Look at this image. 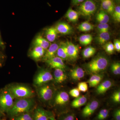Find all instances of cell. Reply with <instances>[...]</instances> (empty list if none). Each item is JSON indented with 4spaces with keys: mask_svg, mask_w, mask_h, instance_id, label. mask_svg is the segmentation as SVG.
Wrapping results in <instances>:
<instances>
[{
    "mask_svg": "<svg viewBox=\"0 0 120 120\" xmlns=\"http://www.w3.org/2000/svg\"><path fill=\"white\" fill-rule=\"evenodd\" d=\"M34 105V101L32 98L17 99L7 113L9 116L12 118L21 114L30 112Z\"/></svg>",
    "mask_w": 120,
    "mask_h": 120,
    "instance_id": "cell-1",
    "label": "cell"
},
{
    "mask_svg": "<svg viewBox=\"0 0 120 120\" xmlns=\"http://www.w3.org/2000/svg\"><path fill=\"white\" fill-rule=\"evenodd\" d=\"M109 64V60L106 57L100 56L92 59L87 64L86 68L89 73L98 74L107 68Z\"/></svg>",
    "mask_w": 120,
    "mask_h": 120,
    "instance_id": "cell-2",
    "label": "cell"
},
{
    "mask_svg": "<svg viewBox=\"0 0 120 120\" xmlns=\"http://www.w3.org/2000/svg\"><path fill=\"white\" fill-rule=\"evenodd\" d=\"M15 98H31L34 94V92L30 87L22 85H15L8 87Z\"/></svg>",
    "mask_w": 120,
    "mask_h": 120,
    "instance_id": "cell-3",
    "label": "cell"
},
{
    "mask_svg": "<svg viewBox=\"0 0 120 120\" xmlns=\"http://www.w3.org/2000/svg\"><path fill=\"white\" fill-rule=\"evenodd\" d=\"M14 97L8 87L5 88L0 93V109L6 112L13 106L15 101Z\"/></svg>",
    "mask_w": 120,
    "mask_h": 120,
    "instance_id": "cell-4",
    "label": "cell"
},
{
    "mask_svg": "<svg viewBox=\"0 0 120 120\" xmlns=\"http://www.w3.org/2000/svg\"><path fill=\"white\" fill-rule=\"evenodd\" d=\"M97 9V4L93 0H85L78 7V12L84 17H90Z\"/></svg>",
    "mask_w": 120,
    "mask_h": 120,
    "instance_id": "cell-5",
    "label": "cell"
},
{
    "mask_svg": "<svg viewBox=\"0 0 120 120\" xmlns=\"http://www.w3.org/2000/svg\"><path fill=\"white\" fill-rule=\"evenodd\" d=\"M53 79L52 75L49 71L42 69L39 71L34 79V84L37 87L41 86L51 81Z\"/></svg>",
    "mask_w": 120,
    "mask_h": 120,
    "instance_id": "cell-6",
    "label": "cell"
},
{
    "mask_svg": "<svg viewBox=\"0 0 120 120\" xmlns=\"http://www.w3.org/2000/svg\"><path fill=\"white\" fill-rule=\"evenodd\" d=\"M38 88V94L42 100L48 101L52 99L53 96V91L50 86L45 84Z\"/></svg>",
    "mask_w": 120,
    "mask_h": 120,
    "instance_id": "cell-7",
    "label": "cell"
},
{
    "mask_svg": "<svg viewBox=\"0 0 120 120\" xmlns=\"http://www.w3.org/2000/svg\"><path fill=\"white\" fill-rule=\"evenodd\" d=\"M65 44L69 59L71 60H76L78 58L79 56V46L69 41L65 43Z\"/></svg>",
    "mask_w": 120,
    "mask_h": 120,
    "instance_id": "cell-8",
    "label": "cell"
},
{
    "mask_svg": "<svg viewBox=\"0 0 120 120\" xmlns=\"http://www.w3.org/2000/svg\"><path fill=\"white\" fill-rule=\"evenodd\" d=\"M52 116L51 112L41 107H38L35 110L33 114V120H48Z\"/></svg>",
    "mask_w": 120,
    "mask_h": 120,
    "instance_id": "cell-9",
    "label": "cell"
},
{
    "mask_svg": "<svg viewBox=\"0 0 120 120\" xmlns=\"http://www.w3.org/2000/svg\"><path fill=\"white\" fill-rule=\"evenodd\" d=\"M99 103L97 101H93L89 102L85 106L82 112L83 117H87L92 115L98 107Z\"/></svg>",
    "mask_w": 120,
    "mask_h": 120,
    "instance_id": "cell-10",
    "label": "cell"
},
{
    "mask_svg": "<svg viewBox=\"0 0 120 120\" xmlns=\"http://www.w3.org/2000/svg\"><path fill=\"white\" fill-rule=\"evenodd\" d=\"M45 62L52 68H60L64 70L66 68L63 60L56 56L46 61Z\"/></svg>",
    "mask_w": 120,
    "mask_h": 120,
    "instance_id": "cell-11",
    "label": "cell"
},
{
    "mask_svg": "<svg viewBox=\"0 0 120 120\" xmlns=\"http://www.w3.org/2000/svg\"><path fill=\"white\" fill-rule=\"evenodd\" d=\"M54 27L57 33L61 34H68L72 32V28L71 26L65 22H59Z\"/></svg>",
    "mask_w": 120,
    "mask_h": 120,
    "instance_id": "cell-12",
    "label": "cell"
},
{
    "mask_svg": "<svg viewBox=\"0 0 120 120\" xmlns=\"http://www.w3.org/2000/svg\"><path fill=\"white\" fill-rule=\"evenodd\" d=\"M59 46V45L56 43L51 44L45 51V55L42 58L43 60L45 61L56 56L57 51Z\"/></svg>",
    "mask_w": 120,
    "mask_h": 120,
    "instance_id": "cell-13",
    "label": "cell"
},
{
    "mask_svg": "<svg viewBox=\"0 0 120 120\" xmlns=\"http://www.w3.org/2000/svg\"><path fill=\"white\" fill-rule=\"evenodd\" d=\"M46 50L38 46H34L30 53V56L35 60H38L43 57Z\"/></svg>",
    "mask_w": 120,
    "mask_h": 120,
    "instance_id": "cell-14",
    "label": "cell"
},
{
    "mask_svg": "<svg viewBox=\"0 0 120 120\" xmlns=\"http://www.w3.org/2000/svg\"><path fill=\"white\" fill-rule=\"evenodd\" d=\"M115 5L113 0H102L101 8L102 10L112 15L113 13Z\"/></svg>",
    "mask_w": 120,
    "mask_h": 120,
    "instance_id": "cell-15",
    "label": "cell"
},
{
    "mask_svg": "<svg viewBox=\"0 0 120 120\" xmlns=\"http://www.w3.org/2000/svg\"><path fill=\"white\" fill-rule=\"evenodd\" d=\"M33 44L34 46H39L46 50L51 45L50 42L47 41L46 39L43 38L40 35H38L36 37L34 41Z\"/></svg>",
    "mask_w": 120,
    "mask_h": 120,
    "instance_id": "cell-16",
    "label": "cell"
},
{
    "mask_svg": "<svg viewBox=\"0 0 120 120\" xmlns=\"http://www.w3.org/2000/svg\"><path fill=\"white\" fill-rule=\"evenodd\" d=\"M69 99V96L67 92L61 91L56 95L54 99V103L56 105H61L67 103Z\"/></svg>",
    "mask_w": 120,
    "mask_h": 120,
    "instance_id": "cell-17",
    "label": "cell"
},
{
    "mask_svg": "<svg viewBox=\"0 0 120 120\" xmlns=\"http://www.w3.org/2000/svg\"><path fill=\"white\" fill-rule=\"evenodd\" d=\"M54 72V76L56 82L62 83L67 79V76L65 74L64 70L60 68L55 69Z\"/></svg>",
    "mask_w": 120,
    "mask_h": 120,
    "instance_id": "cell-18",
    "label": "cell"
},
{
    "mask_svg": "<svg viewBox=\"0 0 120 120\" xmlns=\"http://www.w3.org/2000/svg\"><path fill=\"white\" fill-rule=\"evenodd\" d=\"M112 86V83L109 80H105L102 82L98 87L96 92L98 94H103L106 92Z\"/></svg>",
    "mask_w": 120,
    "mask_h": 120,
    "instance_id": "cell-19",
    "label": "cell"
},
{
    "mask_svg": "<svg viewBox=\"0 0 120 120\" xmlns=\"http://www.w3.org/2000/svg\"><path fill=\"white\" fill-rule=\"evenodd\" d=\"M84 75V71L82 69L79 67L75 68L71 71V77L75 80H79L83 78Z\"/></svg>",
    "mask_w": 120,
    "mask_h": 120,
    "instance_id": "cell-20",
    "label": "cell"
},
{
    "mask_svg": "<svg viewBox=\"0 0 120 120\" xmlns=\"http://www.w3.org/2000/svg\"><path fill=\"white\" fill-rule=\"evenodd\" d=\"M58 34L54 27H51L47 28L45 31L46 39L49 42H53L56 38Z\"/></svg>",
    "mask_w": 120,
    "mask_h": 120,
    "instance_id": "cell-21",
    "label": "cell"
},
{
    "mask_svg": "<svg viewBox=\"0 0 120 120\" xmlns=\"http://www.w3.org/2000/svg\"><path fill=\"white\" fill-rule=\"evenodd\" d=\"M56 56L63 60H68V57L67 54V49L65 43H61L57 51Z\"/></svg>",
    "mask_w": 120,
    "mask_h": 120,
    "instance_id": "cell-22",
    "label": "cell"
},
{
    "mask_svg": "<svg viewBox=\"0 0 120 120\" xmlns=\"http://www.w3.org/2000/svg\"><path fill=\"white\" fill-rule=\"evenodd\" d=\"M65 16L70 22H76L79 19V13L77 11L70 8L66 12Z\"/></svg>",
    "mask_w": 120,
    "mask_h": 120,
    "instance_id": "cell-23",
    "label": "cell"
},
{
    "mask_svg": "<svg viewBox=\"0 0 120 120\" xmlns=\"http://www.w3.org/2000/svg\"><path fill=\"white\" fill-rule=\"evenodd\" d=\"M102 78L103 76L98 73L93 74L88 80V82L89 86L91 87L96 86L100 83Z\"/></svg>",
    "mask_w": 120,
    "mask_h": 120,
    "instance_id": "cell-24",
    "label": "cell"
},
{
    "mask_svg": "<svg viewBox=\"0 0 120 120\" xmlns=\"http://www.w3.org/2000/svg\"><path fill=\"white\" fill-rule=\"evenodd\" d=\"M96 19L99 24L107 23L109 21V17L107 13L101 10L97 14Z\"/></svg>",
    "mask_w": 120,
    "mask_h": 120,
    "instance_id": "cell-25",
    "label": "cell"
},
{
    "mask_svg": "<svg viewBox=\"0 0 120 120\" xmlns=\"http://www.w3.org/2000/svg\"><path fill=\"white\" fill-rule=\"evenodd\" d=\"M110 38V35L109 32H101L99 33L97 38L98 43L101 45L107 43Z\"/></svg>",
    "mask_w": 120,
    "mask_h": 120,
    "instance_id": "cell-26",
    "label": "cell"
},
{
    "mask_svg": "<svg viewBox=\"0 0 120 120\" xmlns=\"http://www.w3.org/2000/svg\"><path fill=\"white\" fill-rule=\"evenodd\" d=\"M87 101V98L84 96L76 98L71 103V106L73 108H79L85 105Z\"/></svg>",
    "mask_w": 120,
    "mask_h": 120,
    "instance_id": "cell-27",
    "label": "cell"
},
{
    "mask_svg": "<svg viewBox=\"0 0 120 120\" xmlns=\"http://www.w3.org/2000/svg\"><path fill=\"white\" fill-rule=\"evenodd\" d=\"M93 40L92 35L90 34H86L81 35L79 38V41L81 45L86 46L90 45Z\"/></svg>",
    "mask_w": 120,
    "mask_h": 120,
    "instance_id": "cell-28",
    "label": "cell"
},
{
    "mask_svg": "<svg viewBox=\"0 0 120 120\" xmlns=\"http://www.w3.org/2000/svg\"><path fill=\"white\" fill-rule=\"evenodd\" d=\"M94 26L88 21L83 22L78 26L77 28L82 32H86L93 30Z\"/></svg>",
    "mask_w": 120,
    "mask_h": 120,
    "instance_id": "cell-29",
    "label": "cell"
},
{
    "mask_svg": "<svg viewBox=\"0 0 120 120\" xmlns=\"http://www.w3.org/2000/svg\"><path fill=\"white\" fill-rule=\"evenodd\" d=\"M96 49L92 46H89L83 50L82 52L83 56L85 58H88L94 56L96 52Z\"/></svg>",
    "mask_w": 120,
    "mask_h": 120,
    "instance_id": "cell-30",
    "label": "cell"
},
{
    "mask_svg": "<svg viewBox=\"0 0 120 120\" xmlns=\"http://www.w3.org/2000/svg\"><path fill=\"white\" fill-rule=\"evenodd\" d=\"M12 118V120H33V115L30 112L21 114Z\"/></svg>",
    "mask_w": 120,
    "mask_h": 120,
    "instance_id": "cell-31",
    "label": "cell"
},
{
    "mask_svg": "<svg viewBox=\"0 0 120 120\" xmlns=\"http://www.w3.org/2000/svg\"><path fill=\"white\" fill-rule=\"evenodd\" d=\"M103 48L105 51L109 54H112L114 53L115 48L113 43L111 42H109L103 45Z\"/></svg>",
    "mask_w": 120,
    "mask_h": 120,
    "instance_id": "cell-32",
    "label": "cell"
},
{
    "mask_svg": "<svg viewBox=\"0 0 120 120\" xmlns=\"http://www.w3.org/2000/svg\"><path fill=\"white\" fill-rule=\"evenodd\" d=\"M109 110L107 109L101 110L97 116L96 119L98 120H104L109 116Z\"/></svg>",
    "mask_w": 120,
    "mask_h": 120,
    "instance_id": "cell-33",
    "label": "cell"
},
{
    "mask_svg": "<svg viewBox=\"0 0 120 120\" xmlns=\"http://www.w3.org/2000/svg\"><path fill=\"white\" fill-rule=\"evenodd\" d=\"M113 18L114 19L116 22H120V7L118 5L115 7L114 11L112 14Z\"/></svg>",
    "mask_w": 120,
    "mask_h": 120,
    "instance_id": "cell-34",
    "label": "cell"
},
{
    "mask_svg": "<svg viewBox=\"0 0 120 120\" xmlns=\"http://www.w3.org/2000/svg\"><path fill=\"white\" fill-rule=\"evenodd\" d=\"M98 30L99 33L109 32V26L107 23L99 24L98 26Z\"/></svg>",
    "mask_w": 120,
    "mask_h": 120,
    "instance_id": "cell-35",
    "label": "cell"
},
{
    "mask_svg": "<svg viewBox=\"0 0 120 120\" xmlns=\"http://www.w3.org/2000/svg\"><path fill=\"white\" fill-rule=\"evenodd\" d=\"M78 88L79 90L80 91L83 92H86L88 90V85L86 82H80L78 84Z\"/></svg>",
    "mask_w": 120,
    "mask_h": 120,
    "instance_id": "cell-36",
    "label": "cell"
},
{
    "mask_svg": "<svg viewBox=\"0 0 120 120\" xmlns=\"http://www.w3.org/2000/svg\"><path fill=\"white\" fill-rule=\"evenodd\" d=\"M78 88H76L72 89L69 91V94L72 97L77 98L79 96L80 92Z\"/></svg>",
    "mask_w": 120,
    "mask_h": 120,
    "instance_id": "cell-37",
    "label": "cell"
},
{
    "mask_svg": "<svg viewBox=\"0 0 120 120\" xmlns=\"http://www.w3.org/2000/svg\"><path fill=\"white\" fill-rule=\"evenodd\" d=\"M112 98L113 101L116 103H119L120 102V91H116L112 95Z\"/></svg>",
    "mask_w": 120,
    "mask_h": 120,
    "instance_id": "cell-38",
    "label": "cell"
},
{
    "mask_svg": "<svg viewBox=\"0 0 120 120\" xmlns=\"http://www.w3.org/2000/svg\"><path fill=\"white\" fill-rule=\"evenodd\" d=\"M114 46L115 50L117 52H120V41L119 39H115L114 41Z\"/></svg>",
    "mask_w": 120,
    "mask_h": 120,
    "instance_id": "cell-39",
    "label": "cell"
},
{
    "mask_svg": "<svg viewBox=\"0 0 120 120\" xmlns=\"http://www.w3.org/2000/svg\"><path fill=\"white\" fill-rule=\"evenodd\" d=\"M75 118L74 114H71L65 116L62 120H75Z\"/></svg>",
    "mask_w": 120,
    "mask_h": 120,
    "instance_id": "cell-40",
    "label": "cell"
},
{
    "mask_svg": "<svg viewBox=\"0 0 120 120\" xmlns=\"http://www.w3.org/2000/svg\"><path fill=\"white\" fill-rule=\"evenodd\" d=\"M112 65L113 66L116 71H117L118 75H120V63L118 62H116V63L113 64Z\"/></svg>",
    "mask_w": 120,
    "mask_h": 120,
    "instance_id": "cell-41",
    "label": "cell"
},
{
    "mask_svg": "<svg viewBox=\"0 0 120 120\" xmlns=\"http://www.w3.org/2000/svg\"><path fill=\"white\" fill-rule=\"evenodd\" d=\"M114 117L116 120H120V110H116L114 113Z\"/></svg>",
    "mask_w": 120,
    "mask_h": 120,
    "instance_id": "cell-42",
    "label": "cell"
},
{
    "mask_svg": "<svg viewBox=\"0 0 120 120\" xmlns=\"http://www.w3.org/2000/svg\"><path fill=\"white\" fill-rule=\"evenodd\" d=\"M85 0H72V4L73 5H77L81 4Z\"/></svg>",
    "mask_w": 120,
    "mask_h": 120,
    "instance_id": "cell-43",
    "label": "cell"
},
{
    "mask_svg": "<svg viewBox=\"0 0 120 120\" xmlns=\"http://www.w3.org/2000/svg\"><path fill=\"white\" fill-rule=\"evenodd\" d=\"M111 71H112V72L113 73L114 75H118V72H117V71L116 70V69L112 65L111 67Z\"/></svg>",
    "mask_w": 120,
    "mask_h": 120,
    "instance_id": "cell-44",
    "label": "cell"
},
{
    "mask_svg": "<svg viewBox=\"0 0 120 120\" xmlns=\"http://www.w3.org/2000/svg\"><path fill=\"white\" fill-rule=\"evenodd\" d=\"M3 59V56L0 53V67H1L2 66Z\"/></svg>",
    "mask_w": 120,
    "mask_h": 120,
    "instance_id": "cell-45",
    "label": "cell"
},
{
    "mask_svg": "<svg viewBox=\"0 0 120 120\" xmlns=\"http://www.w3.org/2000/svg\"><path fill=\"white\" fill-rule=\"evenodd\" d=\"M4 46V42L2 41L1 38L0 34V46L3 48Z\"/></svg>",
    "mask_w": 120,
    "mask_h": 120,
    "instance_id": "cell-46",
    "label": "cell"
},
{
    "mask_svg": "<svg viewBox=\"0 0 120 120\" xmlns=\"http://www.w3.org/2000/svg\"><path fill=\"white\" fill-rule=\"evenodd\" d=\"M55 120V118H54V117L53 116L49 118V120Z\"/></svg>",
    "mask_w": 120,
    "mask_h": 120,
    "instance_id": "cell-47",
    "label": "cell"
},
{
    "mask_svg": "<svg viewBox=\"0 0 120 120\" xmlns=\"http://www.w3.org/2000/svg\"><path fill=\"white\" fill-rule=\"evenodd\" d=\"M0 120H1V115L0 112Z\"/></svg>",
    "mask_w": 120,
    "mask_h": 120,
    "instance_id": "cell-48",
    "label": "cell"
},
{
    "mask_svg": "<svg viewBox=\"0 0 120 120\" xmlns=\"http://www.w3.org/2000/svg\"><path fill=\"white\" fill-rule=\"evenodd\" d=\"M116 1H120V0H116Z\"/></svg>",
    "mask_w": 120,
    "mask_h": 120,
    "instance_id": "cell-49",
    "label": "cell"
},
{
    "mask_svg": "<svg viewBox=\"0 0 120 120\" xmlns=\"http://www.w3.org/2000/svg\"></svg>",
    "mask_w": 120,
    "mask_h": 120,
    "instance_id": "cell-50",
    "label": "cell"
}]
</instances>
